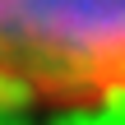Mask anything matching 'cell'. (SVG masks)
<instances>
[{
    "mask_svg": "<svg viewBox=\"0 0 125 125\" xmlns=\"http://www.w3.org/2000/svg\"><path fill=\"white\" fill-rule=\"evenodd\" d=\"M111 102H125V0H0V107Z\"/></svg>",
    "mask_w": 125,
    "mask_h": 125,
    "instance_id": "cell-1",
    "label": "cell"
}]
</instances>
